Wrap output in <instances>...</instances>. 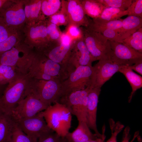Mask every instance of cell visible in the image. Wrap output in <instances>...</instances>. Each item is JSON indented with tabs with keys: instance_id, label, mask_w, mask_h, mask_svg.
<instances>
[{
	"instance_id": "cell-27",
	"label": "cell",
	"mask_w": 142,
	"mask_h": 142,
	"mask_svg": "<svg viewBox=\"0 0 142 142\" xmlns=\"http://www.w3.org/2000/svg\"><path fill=\"white\" fill-rule=\"evenodd\" d=\"M22 32H19L11 36L5 40L0 42V55L11 49L23 40Z\"/></svg>"
},
{
	"instance_id": "cell-36",
	"label": "cell",
	"mask_w": 142,
	"mask_h": 142,
	"mask_svg": "<svg viewBox=\"0 0 142 142\" xmlns=\"http://www.w3.org/2000/svg\"><path fill=\"white\" fill-rule=\"evenodd\" d=\"M18 32L8 27L0 17V42Z\"/></svg>"
},
{
	"instance_id": "cell-28",
	"label": "cell",
	"mask_w": 142,
	"mask_h": 142,
	"mask_svg": "<svg viewBox=\"0 0 142 142\" xmlns=\"http://www.w3.org/2000/svg\"><path fill=\"white\" fill-rule=\"evenodd\" d=\"M122 19H120L112 21H106L94 18V23L91 27L115 30L119 32L122 27Z\"/></svg>"
},
{
	"instance_id": "cell-18",
	"label": "cell",
	"mask_w": 142,
	"mask_h": 142,
	"mask_svg": "<svg viewBox=\"0 0 142 142\" xmlns=\"http://www.w3.org/2000/svg\"><path fill=\"white\" fill-rule=\"evenodd\" d=\"M24 2L26 24L44 21L41 10L42 0H24Z\"/></svg>"
},
{
	"instance_id": "cell-29",
	"label": "cell",
	"mask_w": 142,
	"mask_h": 142,
	"mask_svg": "<svg viewBox=\"0 0 142 142\" xmlns=\"http://www.w3.org/2000/svg\"><path fill=\"white\" fill-rule=\"evenodd\" d=\"M18 73L13 67L0 64V84L6 85Z\"/></svg>"
},
{
	"instance_id": "cell-35",
	"label": "cell",
	"mask_w": 142,
	"mask_h": 142,
	"mask_svg": "<svg viewBox=\"0 0 142 142\" xmlns=\"http://www.w3.org/2000/svg\"><path fill=\"white\" fill-rule=\"evenodd\" d=\"M128 16H133L142 18V0H135L127 9Z\"/></svg>"
},
{
	"instance_id": "cell-46",
	"label": "cell",
	"mask_w": 142,
	"mask_h": 142,
	"mask_svg": "<svg viewBox=\"0 0 142 142\" xmlns=\"http://www.w3.org/2000/svg\"><path fill=\"white\" fill-rule=\"evenodd\" d=\"M7 1V0H0V8Z\"/></svg>"
},
{
	"instance_id": "cell-3",
	"label": "cell",
	"mask_w": 142,
	"mask_h": 142,
	"mask_svg": "<svg viewBox=\"0 0 142 142\" xmlns=\"http://www.w3.org/2000/svg\"><path fill=\"white\" fill-rule=\"evenodd\" d=\"M40 113L48 127L59 137L63 138L69 132L72 114L65 105L57 102Z\"/></svg>"
},
{
	"instance_id": "cell-14",
	"label": "cell",
	"mask_w": 142,
	"mask_h": 142,
	"mask_svg": "<svg viewBox=\"0 0 142 142\" xmlns=\"http://www.w3.org/2000/svg\"><path fill=\"white\" fill-rule=\"evenodd\" d=\"M124 65L110 59L99 60L93 66V86L101 88L103 85Z\"/></svg>"
},
{
	"instance_id": "cell-22",
	"label": "cell",
	"mask_w": 142,
	"mask_h": 142,
	"mask_svg": "<svg viewBox=\"0 0 142 142\" xmlns=\"http://www.w3.org/2000/svg\"><path fill=\"white\" fill-rule=\"evenodd\" d=\"M79 55L75 64V67L79 65L92 66V63L96 60L91 54L84 42L79 41L77 45Z\"/></svg>"
},
{
	"instance_id": "cell-43",
	"label": "cell",
	"mask_w": 142,
	"mask_h": 142,
	"mask_svg": "<svg viewBox=\"0 0 142 142\" xmlns=\"http://www.w3.org/2000/svg\"><path fill=\"white\" fill-rule=\"evenodd\" d=\"M70 37L67 35L64 34L61 38V43L65 45H70Z\"/></svg>"
},
{
	"instance_id": "cell-47",
	"label": "cell",
	"mask_w": 142,
	"mask_h": 142,
	"mask_svg": "<svg viewBox=\"0 0 142 142\" xmlns=\"http://www.w3.org/2000/svg\"><path fill=\"white\" fill-rule=\"evenodd\" d=\"M58 142H66L63 138L60 137Z\"/></svg>"
},
{
	"instance_id": "cell-2",
	"label": "cell",
	"mask_w": 142,
	"mask_h": 142,
	"mask_svg": "<svg viewBox=\"0 0 142 142\" xmlns=\"http://www.w3.org/2000/svg\"><path fill=\"white\" fill-rule=\"evenodd\" d=\"M34 53L23 40L0 55V64L12 67L18 72L26 74L31 65Z\"/></svg>"
},
{
	"instance_id": "cell-40",
	"label": "cell",
	"mask_w": 142,
	"mask_h": 142,
	"mask_svg": "<svg viewBox=\"0 0 142 142\" xmlns=\"http://www.w3.org/2000/svg\"><path fill=\"white\" fill-rule=\"evenodd\" d=\"M128 67L132 69L142 75V59H141L134 64L128 66Z\"/></svg>"
},
{
	"instance_id": "cell-8",
	"label": "cell",
	"mask_w": 142,
	"mask_h": 142,
	"mask_svg": "<svg viewBox=\"0 0 142 142\" xmlns=\"http://www.w3.org/2000/svg\"><path fill=\"white\" fill-rule=\"evenodd\" d=\"M92 87L72 92L61 97L58 102L65 105L71 114L76 116L78 122L87 123L88 95Z\"/></svg>"
},
{
	"instance_id": "cell-11",
	"label": "cell",
	"mask_w": 142,
	"mask_h": 142,
	"mask_svg": "<svg viewBox=\"0 0 142 142\" xmlns=\"http://www.w3.org/2000/svg\"><path fill=\"white\" fill-rule=\"evenodd\" d=\"M48 106L32 93L21 100L13 110L11 116L14 119L33 117Z\"/></svg>"
},
{
	"instance_id": "cell-44",
	"label": "cell",
	"mask_w": 142,
	"mask_h": 142,
	"mask_svg": "<svg viewBox=\"0 0 142 142\" xmlns=\"http://www.w3.org/2000/svg\"><path fill=\"white\" fill-rule=\"evenodd\" d=\"M104 140L105 139H103L97 138L94 140H89L84 142H105Z\"/></svg>"
},
{
	"instance_id": "cell-32",
	"label": "cell",
	"mask_w": 142,
	"mask_h": 142,
	"mask_svg": "<svg viewBox=\"0 0 142 142\" xmlns=\"http://www.w3.org/2000/svg\"><path fill=\"white\" fill-rule=\"evenodd\" d=\"M133 0H97L105 7H112L126 10Z\"/></svg>"
},
{
	"instance_id": "cell-12",
	"label": "cell",
	"mask_w": 142,
	"mask_h": 142,
	"mask_svg": "<svg viewBox=\"0 0 142 142\" xmlns=\"http://www.w3.org/2000/svg\"><path fill=\"white\" fill-rule=\"evenodd\" d=\"M14 119L19 128L34 142H37L41 136L52 130L40 112L30 118Z\"/></svg>"
},
{
	"instance_id": "cell-16",
	"label": "cell",
	"mask_w": 142,
	"mask_h": 142,
	"mask_svg": "<svg viewBox=\"0 0 142 142\" xmlns=\"http://www.w3.org/2000/svg\"><path fill=\"white\" fill-rule=\"evenodd\" d=\"M70 49V45L62 43L59 46L51 48L48 45L41 52L53 61L64 65L68 68L70 66V60L68 55Z\"/></svg>"
},
{
	"instance_id": "cell-25",
	"label": "cell",
	"mask_w": 142,
	"mask_h": 142,
	"mask_svg": "<svg viewBox=\"0 0 142 142\" xmlns=\"http://www.w3.org/2000/svg\"><path fill=\"white\" fill-rule=\"evenodd\" d=\"M123 43L142 53V28L123 40Z\"/></svg>"
},
{
	"instance_id": "cell-21",
	"label": "cell",
	"mask_w": 142,
	"mask_h": 142,
	"mask_svg": "<svg viewBox=\"0 0 142 142\" xmlns=\"http://www.w3.org/2000/svg\"><path fill=\"white\" fill-rule=\"evenodd\" d=\"M118 72L125 76L131 87L132 91L128 98V102L130 103L135 92L142 87V77L134 73L128 65H124Z\"/></svg>"
},
{
	"instance_id": "cell-30",
	"label": "cell",
	"mask_w": 142,
	"mask_h": 142,
	"mask_svg": "<svg viewBox=\"0 0 142 142\" xmlns=\"http://www.w3.org/2000/svg\"><path fill=\"white\" fill-rule=\"evenodd\" d=\"M60 5L59 0L42 1L41 10L44 16H50L55 13Z\"/></svg>"
},
{
	"instance_id": "cell-1",
	"label": "cell",
	"mask_w": 142,
	"mask_h": 142,
	"mask_svg": "<svg viewBox=\"0 0 142 142\" xmlns=\"http://www.w3.org/2000/svg\"><path fill=\"white\" fill-rule=\"evenodd\" d=\"M31 78L28 73H18L6 85L0 97V111L11 115L18 103L29 93Z\"/></svg>"
},
{
	"instance_id": "cell-9",
	"label": "cell",
	"mask_w": 142,
	"mask_h": 142,
	"mask_svg": "<svg viewBox=\"0 0 142 142\" xmlns=\"http://www.w3.org/2000/svg\"><path fill=\"white\" fill-rule=\"evenodd\" d=\"M22 32L24 42L36 52H41L49 44L46 23L44 21L26 24Z\"/></svg>"
},
{
	"instance_id": "cell-20",
	"label": "cell",
	"mask_w": 142,
	"mask_h": 142,
	"mask_svg": "<svg viewBox=\"0 0 142 142\" xmlns=\"http://www.w3.org/2000/svg\"><path fill=\"white\" fill-rule=\"evenodd\" d=\"M142 27V18L128 16L122 19L121 28L119 32L120 39L123 42L124 39Z\"/></svg>"
},
{
	"instance_id": "cell-4",
	"label": "cell",
	"mask_w": 142,
	"mask_h": 142,
	"mask_svg": "<svg viewBox=\"0 0 142 142\" xmlns=\"http://www.w3.org/2000/svg\"><path fill=\"white\" fill-rule=\"evenodd\" d=\"M62 82L57 79L45 80L31 78L29 85V92L49 106L58 102L60 98Z\"/></svg>"
},
{
	"instance_id": "cell-41",
	"label": "cell",
	"mask_w": 142,
	"mask_h": 142,
	"mask_svg": "<svg viewBox=\"0 0 142 142\" xmlns=\"http://www.w3.org/2000/svg\"><path fill=\"white\" fill-rule=\"evenodd\" d=\"M130 128L129 126L126 127L123 131V137L121 142H129L130 138Z\"/></svg>"
},
{
	"instance_id": "cell-7",
	"label": "cell",
	"mask_w": 142,
	"mask_h": 142,
	"mask_svg": "<svg viewBox=\"0 0 142 142\" xmlns=\"http://www.w3.org/2000/svg\"><path fill=\"white\" fill-rule=\"evenodd\" d=\"M39 72L63 81L68 77L69 69L66 66L55 62L42 53L34 52L29 72Z\"/></svg>"
},
{
	"instance_id": "cell-5",
	"label": "cell",
	"mask_w": 142,
	"mask_h": 142,
	"mask_svg": "<svg viewBox=\"0 0 142 142\" xmlns=\"http://www.w3.org/2000/svg\"><path fill=\"white\" fill-rule=\"evenodd\" d=\"M93 74L92 66L79 65L63 81L60 98L73 92L93 86Z\"/></svg>"
},
{
	"instance_id": "cell-24",
	"label": "cell",
	"mask_w": 142,
	"mask_h": 142,
	"mask_svg": "<svg viewBox=\"0 0 142 142\" xmlns=\"http://www.w3.org/2000/svg\"><path fill=\"white\" fill-rule=\"evenodd\" d=\"M68 11L72 19L75 22H82L86 25L89 24L85 20V11L83 6L75 1H70L68 4Z\"/></svg>"
},
{
	"instance_id": "cell-10",
	"label": "cell",
	"mask_w": 142,
	"mask_h": 142,
	"mask_svg": "<svg viewBox=\"0 0 142 142\" xmlns=\"http://www.w3.org/2000/svg\"><path fill=\"white\" fill-rule=\"evenodd\" d=\"M85 33L84 42L92 55L97 60L110 59L112 50L109 41L89 29Z\"/></svg>"
},
{
	"instance_id": "cell-6",
	"label": "cell",
	"mask_w": 142,
	"mask_h": 142,
	"mask_svg": "<svg viewBox=\"0 0 142 142\" xmlns=\"http://www.w3.org/2000/svg\"><path fill=\"white\" fill-rule=\"evenodd\" d=\"M24 0H7L0 8V17L10 28L22 32L26 23Z\"/></svg>"
},
{
	"instance_id": "cell-17",
	"label": "cell",
	"mask_w": 142,
	"mask_h": 142,
	"mask_svg": "<svg viewBox=\"0 0 142 142\" xmlns=\"http://www.w3.org/2000/svg\"><path fill=\"white\" fill-rule=\"evenodd\" d=\"M63 138L66 142H84L98 138L92 132L86 122H79L74 130L69 132Z\"/></svg>"
},
{
	"instance_id": "cell-48",
	"label": "cell",
	"mask_w": 142,
	"mask_h": 142,
	"mask_svg": "<svg viewBox=\"0 0 142 142\" xmlns=\"http://www.w3.org/2000/svg\"></svg>"
},
{
	"instance_id": "cell-13",
	"label": "cell",
	"mask_w": 142,
	"mask_h": 142,
	"mask_svg": "<svg viewBox=\"0 0 142 142\" xmlns=\"http://www.w3.org/2000/svg\"><path fill=\"white\" fill-rule=\"evenodd\" d=\"M112 53L110 59L119 64L129 66L142 59V53L123 43L110 41Z\"/></svg>"
},
{
	"instance_id": "cell-34",
	"label": "cell",
	"mask_w": 142,
	"mask_h": 142,
	"mask_svg": "<svg viewBox=\"0 0 142 142\" xmlns=\"http://www.w3.org/2000/svg\"><path fill=\"white\" fill-rule=\"evenodd\" d=\"M11 142H34L17 126L16 124L13 132Z\"/></svg>"
},
{
	"instance_id": "cell-31",
	"label": "cell",
	"mask_w": 142,
	"mask_h": 142,
	"mask_svg": "<svg viewBox=\"0 0 142 142\" xmlns=\"http://www.w3.org/2000/svg\"><path fill=\"white\" fill-rule=\"evenodd\" d=\"M90 29L100 33L110 41L122 43L120 39L119 32L118 31L99 28L90 27Z\"/></svg>"
},
{
	"instance_id": "cell-19",
	"label": "cell",
	"mask_w": 142,
	"mask_h": 142,
	"mask_svg": "<svg viewBox=\"0 0 142 142\" xmlns=\"http://www.w3.org/2000/svg\"><path fill=\"white\" fill-rule=\"evenodd\" d=\"M16 124L12 116L0 111V142H11Z\"/></svg>"
},
{
	"instance_id": "cell-15",
	"label": "cell",
	"mask_w": 142,
	"mask_h": 142,
	"mask_svg": "<svg viewBox=\"0 0 142 142\" xmlns=\"http://www.w3.org/2000/svg\"><path fill=\"white\" fill-rule=\"evenodd\" d=\"M101 88L92 87L88 95V103L87 108V123L90 129L93 130L99 138L105 139L104 133L100 134L97 129V116L98 104Z\"/></svg>"
},
{
	"instance_id": "cell-33",
	"label": "cell",
	"mask_w": 142,
	"mask_h": 142,
	"mask_svg": "<svg viewBox=\"0 0 142 142\" xmlns=\"http://www.w3.org/2000/svg\"><path fill=\"white\" fill-rule=\"evenodd\" d=\"M109 123L111 135L106 142H117V136L124 128V125L119 121L115 123L112 119H110Z\"/></svg>"
},
{
	"instance_id": "cell-38",
	"label": "cell",
	"mask_w": 142,
	"mask_h": 142,
	"mask_svg": "<svg viewBox=\"0 0 142 142\" xmlns=\"http://www.w3.org/2000/svg\"><path fill=\"white\" fill-rule=\"evenodd\" d=\"M47 35L49 40L50 39H56L59 36V31L57 28L56 25L50 23H46Z\"/></svg>"
},
{
	"instance_id": "cell-39",
	"label": "cell",
	"mask_w": 142,
	"mask_h": 142,
	"mask_svg": "<svg viewBox=\"0 0 142 142\" xmlns=\"http://www.w3.org/2000/svg\"><path fill=\"white\" fill-rule=\"evenodd\" d=\"M50 22L55 24L58 23H63L65 22L64 15L62 14H58L53 15L51 17Z\"/></svg>"
},
{
	"instance_id": "cell-37",
	"label": "cell",
	"mask_w": 142,
	"mask_h": 142,
	"mask_svg": "<svg viewBox=\"0 0 142 142\" xmlns=\"http://www.w3.org/2000/svg\"><path fill=\"white\" fill-rule=\"evenodd\" d=\"M60 137L51 130L41 136L37 142H58Z\"/></svg>"
},
{
	"instance_id": "cell-23",
	"label": "cell",
	"mask_w": 142,
	"mask_h": 142,
	"mask_svg": "<svg viewBox=\"0 0 142 142\" xmlns=\"http://www.w3.org/2000/svg\"><path fill=\"white\" fill-rule=\"evenodd\" d=\"M128 14L127 9L107 7L104 9L99 16L96 18L106 21H114L119 19L121 17Z\"/></svg>"
},
{
	"instance_id": "cell-45",
	"label": "cell",
	"mask_w": 142,
	"mask_h": 142,
	"mask_svg": "<svg viewBox=\"0 0 142 142\" xmlns=\"http://www.w3.org/2000/svg\"><path fill=\"white\" fill-rule=\"evenodd\" d=\"M6 85H2L0 84V97L2 94Z\"/></svg>"
},
{
	"instance_id": "cell-42",
	"label": "cell",
	"mask_w": 142,
	"mask_h": 142,
	"mask_svg": "<svg viewBox=\"0 0 142 142\" xmlns=\"http://www.w3.org/2000/svg\"><path fill=\"white\" fill-rule=\"evenodd\" d=\"M69 32L71 35L74 36H77L79 34V29L74 26L71 27L69 29Z\"/></svg>"
},
{
	"instance_id": "cell-26",
	"label": "cell",
	"mask_w": 142,
	"mask_h": 142,
	"mask_svg": "<svg viewBox=\"0 0 142 142\" xmlns=\"http://www.w3.org/2000/svg\"><path fill=\"white\" fill-rule=\"evenodd\" d=\"M83 7L85 12L94 19L99 17L105 8L97 0L85 1Z\"/></svg>"
}]
</instances>
